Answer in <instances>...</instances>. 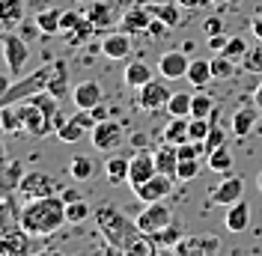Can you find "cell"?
Wrapping results in <instances>:
<instances>
[{
  "label": "cell",
  "mask_w": 262,
  "mask_h": 256,
  "mask_svg": "<svg viewBox=\"0 0 262 256\" xmlns=\"http://www.w3.org/2000/svg\"><path fill=\"white\" fill-rule=\"evenodd\" d=\"M98 256H125V250H122V247H114V244H107V241H104V247L98 250Z\"/></svg>",
  "instance_id": "cell-51"
},
{
  "label": "cell",
  "mask_w": 262,
  "mask_h": 256,
  "mask_svg": "<svg viewBox=\"0 0 262 256\" xmlns=\"http://www.w3.org/2000/svg\"><path fill=\"white\" fill-rule=\"evenodd\" d=\"M30 232L24 226H6L3 229V244H0V253L3 256H30Z\"/></svg>",
  "instance_id": "cell-15"
},
{
  "label": "cell",
  "mask_w": 262,
  "mask_h": 256,
  "mask_svg": "<svg viewBox=\"0 0 262 256\" xmlns=\"http://www.w3.org/2000/svg\"><path fill=\"white\" fill-rule=\"evenodd\" d=\"M93 128H96V116H93V111H78L72 119H66L63 125H60L57 137H60L63 143H78L83 134H90Z\"/></svg>",
  "instance_id": "cell-10"
},
{
  "label": "cell",
  "mask_w": 262,
  "mask_h": 256,
  "mask_svg": "<svg viewBox=\"0 0 262 256\" xmlns=\"http://www.w3.org/2000/svg\"><path fill=\"white\" fill-rule=\"evenodd\" d=\"M96 226H98L101 239L107 241V244L122 247V250H125L134 239L143 236L140 226H137V221H131L128 215L119 211L114 203H101V206H96Z\"/></svg>",
  "instance_id": "cell-2"
},
{
  "label": "cell",
  "mask_w": 262,
  "mask_h": 256,
  "mask_svg": "<svg viewBox=\"0 0 262 256\" xmlns=\"http://www.w3.org/2000/svg\"><path fill=\"white\" fill-rule=\"evenodd\" d=\"M93 116H96V122L98 119H107V111H104L101 104H96V108H93Z\"/></svg>",
  "instance_id": "cell-54"
},
{
  "label": "cell",
  "mask_w": 262,
  "mask_h": 256,
  "mask_svg": "<svg viewBox=\"0 0 262 256\" xmlns=\"http://www.w3.org/2000/svg\"><path fill=\"white\" fill-rule=\"evenodd\" d=\"M93 33H96V24H93V21L86 18V21H83L78 30H72L69 36H66V42H69V45H83V42H86V39H90Z\"/></svg>",
  "instance_id": "cell-45"
},
{
  "label": "cell",
  "mask_w": 262,
  "mask_h": 256,
  "mask_svg": "<svg viewBox=\"0 0 262 256\" xmlns=\"http://www.w3.org/2000/svg\"><path fill=\"white\" fill-rule=\"evenodd\" d=\"M214 113V98L206 93H196L191 101V116H212Z\"/></svg>",
  "instance_id": "cell-44"
},
{
  "label": "cell",
  "mask_w": 262,
  "mask_h": 256,
  "mask_svg": "<svg viewBox=\"0 0 262 256\" xmlns=\"http://www.w3.org/2000/svg\"><path fill=\"white\" fill-rule=\"evenodd\" d=\"M60 24H63V9H42L36 12V27L45 33V36H57L60 33Z\"/></svg>",
  "instance_id": "cell-30"
},
{
  "label": "cell",
  "mask_w": 262,
  "mask_h": 256,
  "mask_svg": "<svg viewBox=\"0 0 262 256\" xmlns=\"http://www.w3.org/2000/svg\"><path fill=\"white\" fill-rule=\"evenodd\" d=\"M227 39H229V36H224V33H217V36H209L206 42H209V48H212L214 54H221V51H224V45H227Z\"/></svg>",
  "instance_id": "cell-50"
},
{
  "label": "cell",
  "mask_w": 262,
  "mask_h": 256,
  "mask_svg": "<svg viewBox=\"0 0 262 256\" xmlns=\"http://www.w3.org/2000/svg\"><path fill=\"white\" fill-rule=\"evenodd\" d=\"M33 256H66L63 250H54V247H48V250H39V253H33Z\"/></svg>",
  "instance_id": "cell-56"
},
{
  "label": "cell",
  "mask_w": 262,
  "mask_h": 256,
  "mask_svg": "<svg viewBox=\"0 0 262 256\" xmlns=\"http://www.w3.org/2000/svg\"><path fill=\"white\" fill-rule=\"evenodd\" d=\"M125 256H161V253H158V244H155V239L143 232L140 239H134L128 247H125Z\"/></svg>",
  "instance_id": "cell-35"
},
{
  "label": "cell",
  "mask_w": 262,
  "mask_h": 256,
  "mask_svg": "<svg viewBox=\"0 0 262 256\" xmlns=\"http://www.w3.org/2000/svg\"><path fill=\"white\" fill-rule=\"evenodd\" d=\"M83 21H86V15L75 12V9H69V12H63V24H60V33H63V36H69L72 30H78Z\"/></svg>",
  "instance_id": "cell-48"
},
{
  "label": "cell",
  "mask_w": 262,
  "mask_h": 256,
  "mask_svg": "<svg viewBox=\"0 0 262 256\" xmlns=\"http://www.w3.org/2000/svg\"><path fill=\"white\" fill-rule=\"evenodd\" d=\"M158 173V164H155V152H149V149H137L134 155H131V170H128V185L131 188H140L143 182Z\"/></svg>",
  "instance_id": "cell-9"
},
{
  "label": "cell",
  "mask_w": 262,
  "mask_h": 256,
  "mask_svg": "<svg viewBox=\"0 0 262 256\" xmlns=\"http://www.w3.org/2000/svg\"><path fill=\"white\" fill-rule=\"evenodd\" d=\"M155 164H158V173H167V176L176 179V170H179V149L173 143H164L155 149Z\"/></svg>",
  "instance_id": "cell-24"
},
{
  "label": "cell",
  "mask_w": 262,
  "mask_h": 256,
  "mask_svg": "<svg viewBox=\"0 0 262 256\" xmlns=\"http://www.w3.org/2000/svg\"><path fill=\"white\" fill-rule=\"evenodd\" d=\"M188 69H191V57L185 51H164L161 60H158V72L167 80H179L188 78Z\"/></svg>",
  "instance_id": "cell-16"
},
{
  "label": "cell",
  "mask_w": 262,
  "mask_h": 256,
  "mask_svg": "<svg viewBox=\"0 0 262 256\" xmlns=\"http://www.w3.org/2000/svg\"><path fill=\"white\" fill-rule=\"evenodd\" d=\"M15 108H18V113H21V122H24V134H30V137L57 134V131H54V125H51V119L39 111L33 101H18Z\"/></svg>",
  "instance_id": "cell-8"
},
{
  "label": "cell",
  "mask_w": 262,
  "mask_h": 256,
  "mask_svg": "<svg viewBox=\"0 0 262 256\" xmlns=\"http://www.w3.org/2000/svg\"><path fill=\"white\" fill-rule=\"evenodd\" d=\"M203 146H206V155L214 152V149H221V146H227V131H224V128H217V122H214L212 131H209V137L203 140Z\"/></svg>",
  "instance_id": "cell-46"
},
{
  "label": "cell",
  "mask_w": 262,
  "mask_h": 256,
  "mask_svg": "<svg viewBox=\"0 0 262 256\" xmlns=\"http://www.w3.org/2000/svg\"><path fill=\"white\" fill-rule=\"evenodd\" d=\"M250 30H253V39L262 42V15H256L253 21H250Z\"/></svg>",
  "instance_id": "cell-52"
},
{
  "label": "cell",
  "mask_w": 262,
  "mask_h": 256,
  "mask_svg": "<svg viewBox=\"0 0 262 256\" xmlns=\"http://www.w3.org/2000/svg\"><path fill=\"white\" fill-rule=\"evenodd\" d=\"M128 170H131V158H119V155H114V158L104 161V176H107L111 185H122V182H128Z\"/></svg>",
  "instance_id": "cell-27"
},
{
  "label": "cell",
  "mask_w": 262,
  "mask_h": 256,
  "mask_svg": "<svg viewBox=\"0 0 262 256\" xmlns=\"http://www.w3.org/2000/svg\"><path fill=\"white\" fill-rule=\"evenodd\" d=\"M212 75H214V80H229L232 75H235V60H229V57H224V54H214Z\"/></svg>",
  "instance_id": "cell-40"
},
{
  "label": "cell",
  "mask_w": 262,
  "mask_h": 256,
  "mask_svg": "<svg viewBox=\"0 0 262 256\" xmlns=\"http://www.w3.org/2000/svg\"><path fill=\"white\" fill-rule=\"evenodd\" d=\"M212 3H227V0H212Z\"/></svg>",
  "instance_id": "cell-58"
},
{
  "label": "cell",
  "mask_w": 262,
  "mask_h": 256,
  "mask_svg": "<svg viewBox=\"0 0 262 256\" xmlns=\"http://www.w3.org/2000/svg\"><path fill=\"white\" fill-rule=\"evenodd\" d=\"M134 221H137V226H140V232L155 236L158 229H167V226L173 224V208L167 206V200L146 203V206L140 208V215H137Z\"/></svg>",
  "instance_id": "cell-4"
},
{
  "label": "cell",
  "mask_w": 262,
  "mask_h": 256,
  "mask_svg": "<svg viewBox=\"0 0 262 256\" xmlns=\"http://www.w3.org/2000/svg\"><path fill=\"white\" fill-rule=\"evenodd\" d=\"M221 241L214 236H182V241L173 247V256H212L217 253Z\"/></svg>",
  "instance_id": "cell-11"
},
{
  "label": "cell",
  "mask_w": 262,
  "mask_h": 256,
  "mask_svg": "<svg viewBox=\"0 0 262 256\" xmlns=\"http://www.w3.org/2000/svg\"><path fill=\"white\" fill-rule=\"evenodd\" d=\"M256 188L262 191V170H259V176H256Z\"/></svg>",
  "instance_id": "cell-57"
},
{
  "label": "cell",
  "mask_w": 262,
  "mask_h": 256,
  "mask_svg": "<svg viewBox=\"0 0 262 256\" xmlns=\"http://www.w3.org/2000/svg\"><path fill=\"white\" fill-rule=\"evenodd\" d=\"M149 80H152V69H149L143 60H131V63L125 66V83H128L131 90H140Z\"/></svg>",
  "instance_id": "cell-29"
},
{
  "label": "cell",
  "mask_w": 262,
  "mask_h": 256,
  "mask_svg": "<svg viewBox=\"0 0 262 256\" xmlns=\"http://www.w3.org/2000/svg\"><path fill=\"white\" fill-rule=\"evenodd\" d=\"M93 215H96V208L90 206L86 200H81V197L72 200V203H66V221H69V224H83V221L93 218Z\"/></svg>",
  "instance_id": "cell-34"
},
{
  "label": "cell",
  "mask_w": 262,
  "mask_h": 256,
  "mask_svg": "<svg viewBox=\"0 0 262 256\" xmlns=\"http://www.w3.org/2000/svg\"><path fill=\"white\" fill-rule=\"evenodd\" d=\"M116 9L111 6V3H93L90 6V12H86V18L96 24V30H101V27H111L116 21V15H114Z\"/></svg>",
  "instance_id": "cell-32"
},
{
  "label": "cell",
  "mask_w": 262,
  "mask_h": 256,
  "mask_svg": "<svg viewBox=\"0 0 262 256\" xmlns=\"http://www.w3.org/2000/svg\"><path fill=\"white\" fill-rule=\"evenodd\" d=\"M152 21H155V15L149 12V6H146V3H137V6H131L125 15H119V30L128 33V36H137V33H149Z\"/></svg>",
  "instance_id": "cell-14"
},
{
  "label": "cell",
  "mask_w": 262,
  "mask_h": 256,
  "mask_svg": "<svg viewBox=\"0 0 262 256\" xmlns=\"http://www.w3.org/2000/svg\"><path fill=\"white\" fill-rule=\"evenodd\" d=\"M54 69H51V83H48V93H54L57 98H66L69 96V63L66 60H54Z\"/></svg>",
  "instance_id": "cell-23"
},
{
  "label": "cell",
  "mask_w": 262,
  "mask_h": 256,
  "mask_svg": "<svg viewBox=\"0 0 262 256\" xmlns=\"http://www.w3.org/2000/svg\"><path fill=\"white\" fill-rule=\"evenodd\" d=\"M206 164H209V170H214V173H229L232 170V155H229L227 146H221V149H214V152L206 155Z\"/></svg>",
  "instance_id": "cell-36"
},
{
  "label": "cell",
  "mask_w": 262,
  "mask_h": 256,
  "mask_svg": "<svg viewBox=\"0 0 262 256\" xmlns=\"http://www.w3.org/2000/svg\"><path fill=\"white\" fill-rule=\"evenodd\" d=\"M24 161L18 158H3V173H0V182H3V191L12 194L18 191V185H21V179H24Z\"/></svg>",
  "instance_id": "cell-22"
},
{
  "label": "cell",
  "mask_w": 262,
  "mask_h": 256,
  "mask_svg": "<svg viewBox=\"0 0 262 256\" xmlns=\"http://www.w3.org/2000/svg\"><path fill=\"white\" fill-rule=\"evenodd\" d=\"M170 96H173V93L167 90V83H161V80H155V78L137 90V101H140V108H143V111H149V113L167 108Z\"/></svg>",
  "instance_id": "cell-12"
},
{
  "label": "cell",
  "mask_w": 262,
  "mask_h": 256,
  "mask_svg": "<svg viewBox=\"0 0 262 256\" xmlns=\"http://www.w3.org/2000/svg\"><path fill=\"white\" fill-rule=\"evenodd\" d=\"M256 116H259V108L253 104V108H238V111L232 113V134L235 137H247L253 125H256Z\"/></svg>",
  "instance_id": "cell-26"
},
{
  "label": "cell",
  "mask_w": 262,
  "mask_h": 256,
  "mask_svg": "<svg viewBox=\"0 0 262 256\" xmlns=\"http://www.w3.org/2000/svg\"><path fill=\"white\" fill-rule=\"evenodd\" d=\"M18 224L24 226L30 236H54L66 221V197H39L27 200V206L18 208Z\"/></svg>",
  "instance_id": "cell-1"
},
{
  "label": "cell",
  "mask_w": 262,
  "mask_h": 256,
  "mask_svg": "<svg viewBox=\"0 0 262 256\" xmlns=\"http://www.w3.org/2000/svg\"><path fill=\"white\" fill-rule=\"evenodd\" d=\"M0 119H3V131L6 134H24V122H21V113H18L15 104H6V108H0Z\"/></svg>",
  "instance_id": "cell-37"
},
{
  "label": "cell",
  "mask_w": 262,
  "mask_h": 256,
  "mask_svg": "<svg viewBox=\"0 0 262 256\" xmlns=\"http://www.w3.org/2000/svg\"><path fill=\"white\" fill-rule=\"evenodd\" d=\"M212 119L209 116H191V125H188V134H191V140L194 143H203L206 137H209V131H212Z\"/></svg>",
  "instance_id": "cell-39"
},
{
  "label": "cell",
  "mask_w": 262,
  "mask_h": 256,
  "mask_svg": "<svg viewBox=\"0 0 262 256\" xmlns=\"http://www.w3.org/2000/svg\"><path fill=\"white\" fill-rule=\"evenodd\" d=\"M146 6H149V12L158 18V21H164L170 30L182 27V21H185V18H182V6L176 0H149Z\"/></svg>",
  "instance_id": "cell-18"
},
{
  "label": "cell",
  "mask_w": 262,
  "mask_h": 256,
  "mask_svg": "<svg viewBox=\"0 0 262 256\" xmlns=\"http://www.w3.org/2000/svg\"><path fill=\"white\" fill-rule=\"evenodd\" d=\"M182 236H185V232H182L179 226L170 224L167 229H158V232H155L152 239H155V244H158V247H176V244L182 241Z\"/></svg>",
  "instance_id": "cell-41"
},
{
  "label": "cell",
  "mask_w": 262,
  "mask_h": 256,
  "mask_svg": "<svg viewBox=\"0 0 262 256\" xmlns=\"http://www.w3.org/2000/svg\"><path fill=\"white\" fill-rule=\"evenodd\" d=\"M242 194H245V179L242 176H227L212 191V203H217V206H232V203L242 200Z\"/></svg>",
  "instance_id": "cell-17"
},
{
  "label": "cell",
  "mask_w": 262,
  "mask_h": 256,
  "mask_svg": "<svg viewBox=\"0 0 262 256\" xmlns=\"http://www.w3.org/2000/svg\"><path fill=\"white\" fill-rule=\"evenodd\" d=\"M0 21L6 30H12L15 24H24V0H3L0 3Z\"/></svg>",
  "instance_id": "cell-28"
},
{
  "label": "cell",
  "mask_w": 262,
  "mask_h": 256,
  "mask_svg": "<svg viewBox=\"0 0 262 256\" xmlns=\"http://www.w3.org/2000/svg\"><path fill=\"white\" fill-rule=\"evenodd\" d=\"M224 224H227L229 232H245L247 224H250V206H247L245 200L232 203L229 211H227V218H224Z\"/></svg>",
  "instance_id": "cell-25"
},
{
  "label": "cell",
  "mask_w": 262,
  "mask_h": 256,
  "mask_svg": "<svg viewBox=\"0 0 262 256\" xmlns=\"http://www.w3.org/2000/svg\"><path fill=\"white\" fill-rule=\"evenodd\" d=\"M96 173V164L90 155H75V158L69 161V176L75 179V182H86V179Z\"/></svg>",
  "instance_id": "cell-33"
},
{
  "label": "cell",
  "mask_w": 262,
  "mask_h": 256,
  "mask_svg": "<svg viewBox=\"0 0 262 256\" xmlns=\"http://www.w3.org/2000/svg\"><path fill=\"white\" fill-rule=\"evenodd\" d=\"M51 69H54V66L45 63V66H39L36 72H30V75H21L15 83H9V87L0 93V108H6V104H18V101H27L30 96L42 93V90H48Z\"/></svg>",
  "instance_id": "cell-3"
},
{
  "label": "cell",
  "mask_w": 262,
  "mask_h": 256,
  "mask_svg": "<svg viewBox=\"0 0 262 256\" xmlns=\"http://www.w3.org/2000/svg\"><path fill=\"white\" fill-rule=\"evenodd\" d=\"M253 104H256V108L262 111V83L256 87V90H253Z\"/></svg>",
  "instance_id": "cell-55"
},
{
  "label": "cell",
  "mask_w": 262,
  "mask_h": 256,
  "mask_svg": "<svg viewBox=\"0 0 262 256\" xmlns=\"http://www.w3.org/2000/svg\"><path fill=\"white\" fill-rule=\"evenodd\" d=\"M176 3H179L182 9H200V6H203L206 0H176Z\"/></svg>",
  "instance_id": "cell-53"
},
{
  "label": "cell",
  "mask_w": 262,
  "mask_h": 256,
  "mask_svg": "<svg viewBox=\"0 0 262 256\" xmlns=\"http://www.w3.org/2000/svg\"><path fill=\"white\" fill-rule=\"evenodd\" d=\"M196 173H200V158L179 161V170H176V182H191V179H196Z\"/></svg>",
  "instance_id": "cell-47"
},
{
  "label": "cell",
  "mask_w": 262,
  "mask_h": 256,
  "mask_svg": "<svg viewBox=\"0 0 262 256\" xmlns=\"http://www.w3.org/2000/svg\"><path fill=\"white\" fill-rule=\"evenodd\" d=\"M203 30H206V36H217V33H224V18H221V15H212V18H206V24H203Z\"/></svg>",
  "instance_id": "cell-49"
},
{
  "label": "cell",
  "mask_w": 262,
  "mask_h": 256,
  "mask_svg": "<svg viewBox=\"0 0 262 256\" xmlns=\"http://www.w3.org/2000/svg\"><path fill=\"white\" fill-rule=\"evenodd\" d=\"M101 54L107 57V60H125L131 54V36L128 33H107L104 39H101Z\"/></svg>",
  "instance_id": "cell-20"
},
{
  "label": "cell",
  "mask_w": 262,
  "mask_h": 256,
  "mask_svg": "<svg viewBox=\"0 0 262 256\" xmlns=\"http://www.w3.org/2000/svg\"><path fill=\"white\" fill-rule=\"evenodd\" d=\"M221 54L238 63V60H245V54H247V42L242 39V36H229L227 45H224V51H221Z\"/></svg>",
  "instance_id": "cell-43"
},
{
  "label": "cell",
  "mask_w": 262,
  "mask_h": 256,
  "mask_svg": "<svg viewBox=\"0 0 262 256\" xmlns=\"http://www.w3.org/2000/svg\"><path fill=\"white\" fill-rule=\"evenodd\" d=\"M122 140H125V128H122V122H116V119H98L96 128L90 131V143L96 146V149H101V152L119 149Z\"/></svg>",
  "instance_id": "cell-5"
},
{
  "label": "cell",
  "mask_w": 262,
  "mask_h": 256,
  "mask_svg": "<svg viewBox=\"0 0 262 256\" xmlns=\"http://www.w3.org/2000/svg\"><path fill=\"white\" fill-rule=\"evenodd\" d=\"M72 101H75L78 111H93L96 104H101V87H98V80H81L75 87V93H72Z\"/></svg>",
  "instance_id": "cell-19"
},
{
  "label": "cell",
  "mask_w": 262,
  "mask_h": 256,
  "mask_svg": "<svg viewBox=\"0 0 262 256\" xmlns=\"http://www.w3.org/2000/svg\"><path fill=\"white\" fill-rule=\"evenodd\" d=\"M18 194H21L24 200L51 197V194H57V182H54V176H48L45 170H27L24 179H21V185H18Z\"/></svg>",
  "instance_id": "cell-7"
},
{
  "label": "cell",
  "mask_w": 262,
  "mask_h": 256,
  "mask_svg": "<svg viewBox=\"0 0 262 256\" xmlns=\"http://www.w3.org/2000/svg\"><path fill=\"white\" fill-rule=\"evenodd\" d=\"M173 182H176V179L167 176V173H155L149 182H143L140 188H134V194H137V200H140L143 206H146V203H158V200H167V194L173 191Z\"/></svg>",
  "instance_id": "cell-13"
},
{
  "label": "cell",
  "mask_w": 262,
  "mask_h": 256,
  "mask_svg": "<svg viewBox=\"0 0 262 256\" xmlns=\"http://www.w3.org/2000/svg\"><path fill=\"white\" fill-rule=\"evenodd\" d=\"M191 101H194L191 93H173L167 101V113L170 116H191Z\"/></svg>",
  "instance_id": "cell-38"
},
{
  "label": "cell",
  "mask_w": 262,
  "mask_h": 256,
  "mask_svg": "<svg viewBox=\"0 0 262 256\" xmlns=\"http://www.w3.org/2000/svg\"><path fill=\"white\" fill-rule=\"evenodd\" d=\"M188 80H191V87H206L209 80H214V75H212V60H191Z\"/></svg>",
  "instance_id": "cell-31"
},
{
  "label": "cell",
  "mask_w": 262,
  "mask_h": 256,
  "mask_svg": "<svg viewBox=\"0 0 262 256\" xmlns=\"http://www.w3.org/2000/svg\"><path fill=\"white\" fill-rule=\"evenodd\" d=\"M242 69L250 72V75H262V42H256L253 48H247L245 60H242Z\"/></svg>",
  "instance_id": "cell-42"
},
{
  "label": "cell",
  "mask_w": 262,
  "mask_h": 256,
  "mask_svg": "<svg viewBox=\"0 0 262 256\" xmlns=\"http://www.w3.org/2000/svg\"><path fill=\"white\" fill-rule=\"evenodd\" d=\"M188 125H191V116H170V122H167V125H164V131H161L164 143H173V146L188 143V140H191Z\"/></svg>",
  "instance_id": "cell-21"
},
{
  "label": "cell",
  "mask_w": 262,
  "mask_h": 256,
  "mask_svg": "<svg viewBox=\"0 0 262 256\" xmlns=\"http://www.w3.org/2000/svg\"><path fill=\"white\" fill-rule=\"evenodd\" d=\"M0 39H3V60H6V69H9L12 75H24V63L30 60V48H27L24 36L6 30Z\"/></svg>",
  "instance_id": "cell-6"
}]
</instances>
